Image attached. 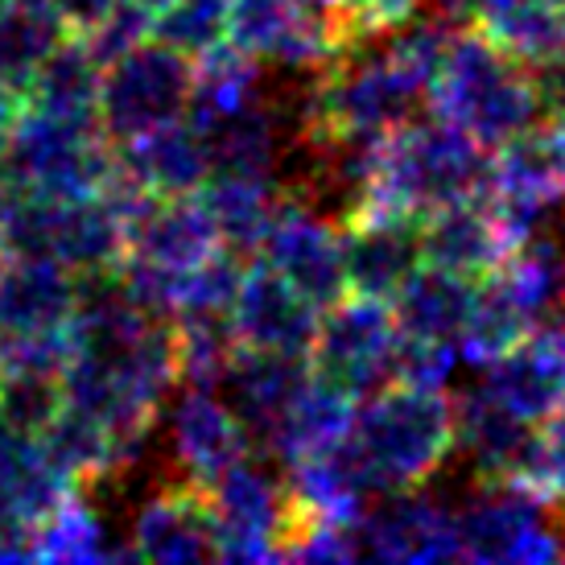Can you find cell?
Returning <instances> with one entry per match:
<instances>
[{
    "label": "cell",
    "mask_w": 565,
    "mask_h": 565,
    "mask_svg": "<svg viewBox=\"0 0 565 565\" xmlns=\"http://www.w3.org/2000/svg\"><path fill=\"white\" fill-rule=\"evenodd\" d=\"M487 149L438 116H413L376 145V158L355 206L425 220L446 203L483 194Z\"/></svg>",
    "instance_id": "cell-1"
},
{
    "label": "cell",
    "mask_w": 565,
    "mask_h": 565,
    "mask_svg": "<svg viewBox=\"0 0 565 565\" xmlns=\"http://www.w3.org/2000/svg\"><path fill=\"white\" fill-rule=\"evenodd\" d=\"M347 441L376 495L425 487L455 455V401L441 388L388 380L355 405Z\"/></svg>",
    "instance_id": "cell-2"
},
{
    "label": "cell",
    "mask_w": 565,
    "mask_h": 565,
    "mask_svg": "<svg viewBox=\"0 0 565 565\" xmlns=\"http://www.w3.org/2000/svg\"><path fill=\"white\" fill-rule=\"evenodd\" d=\"M425 111L467 132L483 149H495L512 132L541 120L529 66L487 42L475 25L455 30L425 92Z\"/></svg>",
    "instance_id": "cell-3"
},
{
    "label": "cell",
    "mask_w": 565,
    "mask_h": 565,
    "mask_svg": "<svg viewBox=\"0 0 565 565\" xmlns=\"http://www.w3.org/2000/svg\"><path fill=\"white\" fill-rule=\"evenodd\" d=\"M116 178V145L99 120H71L50 111H17L13 132L0 149V182L46 199H92Z\"/></svg>",
    "instance_id": "cell-4"
},
{
    "label": "cell",
    "mask_w": 565,
    "mask_h": 565,
    "mask_svg": "<svg viewBox=\"0 0 565 565\" xmlns=\"http://www.w3.org/2000/svg\"><path fill=\"white\" fill-rule=\"evenodd\" d=\"M190 92H194V63L158 38H149L104 66L95 120L111 145L132 141L149 128L182 120L190 111Z\"/></svg>",
    "instance_id": "cell-5"
},
{
    "label": "cell",
    "mask_w": 565,
    "mask_h": 565,
    "mask_svg": "<svg viewBox=\"0 0 565 565\" xmlns=\"http://www.w3.org/2000/svg\"><path fill=\"white\" fill-rule=\"evenodd\" d=\"M215 516V562H281V545L294 529V503L285 475L268 467V455H244L206 483Z\"/></svg>",
    "instance_id": "cell-6"
},
{
    "label": "cell",
    "mask_w": 565,
    "mask_h": 565,
    "mask_svg": "<svg viewBox=\"0 0 565 565\" xmlns=\"http://www.w3.org/2000/svg\"><path fill=\"white\" fill-rule=\"evenodd\" d=\"M393 343L396 322L388 301L343 294L327 310H318L315 343L306 351V363H310V376L339 388L351 401H363L380 384H388Z\"/></svg>",
    "instance_id": "cell-7"
},
{
    "label": "cell",
    "mask_w": 565,
    "mask_h": 565,
    "mask_svg": "<svg viewBox=\"0 0 565 565\" xmlns=\"http://www.w3.org/2000/svg\"><path fill=\"white\" fill-rule=\"evenodd\" d=\"M252 260L268 265L277 277L298 289L306 301H315L318 310H327L330 301L347 294L343 277V252H339V227L322 220L306 203L281 194V203L273 211L265 239Z\"/></svg>",
    "instance_id": "cell-8"
},
{
    "label": "cell",
    "mask_w": 565,
    "mask_h": 565,
    "mask_svg": "<svg viewBox=\"0 0 565 565\" xmlns=\"http://www.w3.org/2000/svg\"><path fill=\"white\" fill-rule=\"evenodd\" d=\"M355 545L372 562H462L455 508L429 500L422 487L372 495L355 520Z\"/></svg>",
    "instance_id": "cell-9"
},
{
    "label": "cell",
    "mask_w": 565,
    "mask_h": 565,
    "mask_svg": "<svg viewBox=\"0 0 565 565\" xmlns=\"http://www.w3.org/2000/svg\"><path fill=\"white\" fill-rule=\"evenodd\" d=\"M483 199L503 215L516 239L533 227L553 203L565 199V170L553 149L545 120L520 128L495 149H487V186Z\"/></svg>",
    "instance_id": "cell-10"
},
{
    "label": "cell",
    "mask_w": 565,
    "mask_h": 565,
    "mask_svg": "<svg viewBox=\"0 0 565 565\" xmlns=\"http://www.w3.org/2000/svg\"><path fill=\"white\" fill-rule=\"evenodd\" d=\"M128 562H215V516L206 487L173 475L145 491L125 533Z\"/></svg>",
    "instance_id": "cell-11"
},
{
    "label": "cell",
    "mask_w": 565,
    "mask_h": 565,
    "mask_svg": "<svg viewBox=\"0 0 565 565\" xmlns=\"http://www.w3.org/2000/svg\"><path fill=\"white\" fill-rule=\"evenodd\" d=\"M343 252L347 294L393 301V294L422 268V220L355 206L334 223Z\"/></svg>",
    "instance_id": "cell-12"
},
{
    "label": "cell",
    "mask_w": 565,
    "mask_h": 565,
    "mask_svg": "<svg viewBox=\"0 0 565 565\" xmlns=\"http://www.w3.org/2000/svg\"><path fill=\"white\" fill-rule=\"evenodd\" d=\"M483 388L520 422H550L565 408V322H536L503 355L483 363Z\"/></svg>",
    "instance_id": "cell-13"
},
{
    "label": "cell",
    "mask_w": 565,
    "mask_h": 565,
    "mask_svg": "<svg viewBox=\"0 0 565 565\" xmlns=\"http://www.w3.org/2000/svg\"><path fill=\"white\" fill-rule=\"evenodd\" d=\"M306 380H310L306 355H281V351L236 347L227 367H223V376L215 380V393L223 396V405L236 413L239 425L248 429L252 450H256V455H268L285 408L294 405V396L301 393Z\"/></svg>",
    "instance_id": "cell-14"
},
{
    "label": "cell",
    "mask_w": 565,
    "mask_h": 565,
    "mask_svg": "<svg viewBox=\"0 0 565 565\" xmlns=\"http://www.w3.org/2000/svg\"><path fill=\"white\" fill-rule=\"evenodd\" d=\"M516 248V232L483 194L446 203L422 220V265L455 273L462 281H479L503 256Z\"/></svg>",
    "instance_id": "cell-15"
},
{
    "label": "cell",
    "mask_w": 565,
    "mask_h": 565,
    "mask_svg": "<svg viewBox=\"0 0 565 565\" xmlns=\"http://www.w3.org/2000/svg\"><path fill=\"white\" fill-rule=\"evenodd\" d=\"M232 334L236 347L252 351H281V355H306L315 343L318 306L306 301L294 285L277 277L268 265L248 260L239 294L232 301Z\"/></svg>",
    "instance_id": "cell-16"
},
{
    "label": "cell",
    "mask_w": 565,
    "mask_h": 565,
    "mask_svg": "<svg viewBox=\"0 0 565 565\" xmlns=\"http://www.w3.org/2000/svg\"><path fill=\"white\" fill-rule=\"evenodd\" d=\"M244 455H252V438L223 396L203 384H186L170 408V458L178 475L206 487Z\"/></svg>",
    "instance_id": "cell-17"
},
{
    "label": "cell",
    "mask_w": 565,
    "mask_h": 565,
    "mask_svg": "<svg viewBox=\"0 0 565 565\" xmlns=\"http://www.w3.org/2000/svg\"><path fill=\"white\" fill-rule=\"evenodd\" d=\"M215 248L220 236L194 194H149L125 223V256L166 268L173 277H182Z\"/></svg>",
    "instance_id": "cell-18"
},
{
    "label": "cell",
    "mask_w": 565,
    "mask_h": 565,
    "mask_svg": "<svg viewBox=\"0 0 565 565\" xmlns=\"http://www.w3.org/2000/svg\"><path fill=\"white\" fill-rule=\"evenodd\" d=\"M116 173L145 194H194L211 173L203 128L190 116L116 145Z\"/></svg>",
    "instance_id": "cell-19"
},
{
    "label": "cell",
    "mask_w": 565,
    "mask_h": 565,
    "mask_svg": "<svg viewBox=\"0 0 565 565\" xmlns=\"http://www.w3.org/2000/svg\"><path fill=\"white\" fill-rule=\"evenodd\" d=\"M536 425L520 422L483 384L455 401V455L467 458L475 479L512 483L533 450Z\"/></svg>",
    "instance_id": "cell-20"
},
{
    "label": "cell",
    "mask_w": 565,
    "mask_h": 565,
    "mask_svg": "<svg viewBox=\"0 0 565 565\" xmlns=\"http://www.w3.org/2000/svg\"><path fill=\"white\" fill-rule=\"evenodd\" d=\"M75 310V273L58 260H0V343L66 330Z\"/></svg>",
    "instance_id": "cell-21"
},
{
    "label": "cell",
    "mask_w": 565,
    "mask_h": 565,
    "mask_svg": "<svg viewBox=\"0 0 565 565\" xmlns=\"http://www.w3.org/2000/svg\"><path fill=\"white\" fill-rule=\"evenodd\" d=\"M75 491L79 487L50 467L38 434H25L0 417V512H13L38 529Z\"/></svg>",
    "instance_id": "cell-22"
},
{
    "label": "cell",
    "mask_w": 565,
    "mask_h": 565,
    "mask_svg": "<svg viewBox=\"0 0 565 565\" xmlns=\"http://www.w3.org/2000/svg\"><path fill=\"white\" fill-rule=\"evenodd\" d=\"M194 199L203 203L206 220L220 236V248H232L244 260H252L273 223V211L281 203V186L268 178H248V173H206Z\"/></svg>",
    "instance_id": "cell-23"
},
{
    "label": "cell",
    "mask_w": 565,
    "mask_h": 565,
    "mask_svg": "<svg viewBox=\"0 0 565 565\" xmlns=\"http://www.w3.org/2000/svg\"><path fill=\"white\" fill-rule=\"evenodd\" d=\"M38 441L46 450L50 467L58 475H66L83 495L125 471V450H120L116 434L104 422H95L92 413L66 405V401L50 417L46 429L38 434Z\"/></svg>",
    "instance_id": "cell-24"
},
{
    "label": "cell",
    "mask_w": 565,
    "mask_h": 565,
    "mask_svg": "<svg viewBox=\"0 0 565 565\" xmlns=\"http://www.w3.org/2000/svg\"><path fill=\"white\" fill-rule=\"evenodd\" d=\"M471 289L475 281H462L455 273L422 265L388 301L396 334L455 347L458 330L467 322V310H471Z\"/></svg>",
    "instance_id": "cell-25"
},
{
    "label": "cell",
    "mask_w": 565,
    "mask_h": 565,
    "mask_svg": "<svg viewBox=\"0 0 565 565\" xmlns=\"http://www.w3.org/2000/svg\"><path fill=\"white\" fill-rule=\"evenodd\" d=\"M475 30L524 66L565 54V9L557 0H483Z\"/></svg>",
    "instance_id": "cell-26"
},
{
    "label": "cell",
    "mask_w": 565,
    "mask_h": 565,
    "mask_svg": "<svg viewBox=\"0 0 565 565\" xmlns=\"http://www.w3.org/2000/svg\"><path fill=\"white\" fill-rule=\"evenodd\" d=\"M99 75H104V66L92 58V50L83 46L79 38H63L30 75L25 92H21V104L50 111V116L95 120Z\"/></svg>",
    "instance_id": "cell-27"
},
{
    "label": "cell",
    "mask_w": 565,
    "mask_h": 565,
    "mask_svg": "<svg viewBox=\"0 0 565 565\" xmlns=\"http://www.w3.org/2000/svg\"><path fill=\"white\" fill-rule=\"evenodd\" d=\"M111 536L116 533L108 529L104 512L83 491H75L71 500H63L38 524V533H33V562H128L125 541H111Z\"/></svg>",
    "instance_id": "cell-28"
},
{
    "label": "cell",
    "mask_w": 565,
    "mask_h": 565,
    "mask_svg": "<svg viewBox=\"0 0 565 565\" xmlns=\"http://www.w3.org/2000/svg\"><path fill=\"white\" fill-rule=\"evenodd\" d=\"M355 405L360 401H351L339 388H330L318 376H310L301 384V393L294 396V405L285 408L281 425L273 434V446H268V458L289 462V458L310 455V450H322L330 441L347 438Z\"/></svg>",
    "instance_id": "cell-29"
},
{
    "label": "cell",
    "mask_w": 565,
    "mask_h": 565,
    "mask_svg": "<svg viewBox=\"0 0 565 565\" xmlns=\"http://www.w3.org/2000/svg\"><path fill=\"white\" fill-rule=\"evenodd\" d=\"M63 38L50 0H0V87L25 92L38 63Z\"/></svg>",
    "instance_id": "cell-30"
},
{
    "label": "cell",
    "mask_w": 565,
    "mask_h": 565,
    "mask_svg": "<svg viewBox=\"0 0 565 565\" xmlns=\"http://www.w3.org/2000/svg\"><path fill=\"white\" fill-rule=\"evenodd\" d=\"M173 355H178V384H203L215 388L223 367L236 351L232 318L227 315H199V310H178L170 318Z\"/></svg>",
    "instance_id": "cell-31"
},
{
    "label": "cell",
    "mask_w": 565,
    "mask_h": 565,
    "mask_svg": "<svg viewBox=\"0 0 565 565\" xmlns=\"http://www.w3.org/2000/svg\"><path fill=\"white\" fill-rule=\"evenodd\" d=\"M153 38L170 50L199 58L227 42V0H170L153 13Z\"/></svg>",
    "instance_id": "cell-32"
},
{
    "label": "cell",
    "mask_w": 565,
    "mask_h": 565,
    "mask_svg": "<svg viewBox=\"0 0 565 565\" xmlns=\"http://www.w3.org/2000/svg\"><path fill=\"white\" fill-rule=\"evenodd\" d=\"M244 268L248 260L232 248H215L206 252L194 268L182 273L178 281V310H199V315H232V301L239 294V281H244Z\"/></svg>",
    "instance_id": "cell-33"
},
{
    "label": "cell",
    "mask_w": 565,
    "mask_h": 565,
    "mask_svg": "<svg viewBox=\"0 0 565 565\" xmlns=\"http://www.w3.org/2000/svg\"><path fill=\"white\" fill-rule=\"evenodd\" d=\"M63 408V380L54 372H0V417L25 434H42Z\"/></svg>",
    "instance_id": "cell-34"
},
{
    "label": "cell",
    "mask_w": 565,
    "mask_h": 565,
    "mask_svg": "<svg viewBox=\"0 0 565 565\" xmlns=\"http://www.w3.org/2000/svg\"><path fill=\"white\" fill-rule=\"evenodd\" d=\"M153 38V9L145 0H120L92 33H83L79 42L92 50V58L99 66H108L111 58L128 54L132 46H141Z\"/></svg>",
    "instance_id": "cell-35"
},
{
    "label": "cell",
    "mask_w": 565,
    "mask_h": 565,
    "mask_svg": "<svg viewBox=\"0 0 565 565\" xmlns=\"http://www.w3.org/2000/svg\"><path fill=\"white\" fill-rule=\"evenodd\" d=\"M450 367H455V347L396 334L393 355H388V380L417 384V388H441L450 380Z\"/></svg>",
    "instance_id": "cell-36"
},
{
    "label": "cell",
    "mask_w": 565,
    "mask_h": 565,
    "mask_svg": "<svg viewBox=\"0 0 565 565\" xmlns=\"http://www.w3.org/2000/svg\"><path fill=\"white\" fill-rule=\"evenodd\" d=\"M422 9V0H339L334 4V30H339V46L360 42V38H376L401 25L405 17Z\"/></svg>",
    "instance_id": "cell-37"
},
{
    "label": "cell",
    "mask_w": 565,
    "mask_h": 565,
    "mask_svg": "<svg viewBox=\"0 0 565 565\" xmlns=\"http://www.w3.org/2000/svg\"><path fill=\"white\" fill-rule=\"evenodd\" d=\"M116 4H120V0H50V9H54V17H58V25H63L66 38L92 33Z\"/></svg>",
    "instance_id": "cell-38"
},
{
    "label": "cell",
    "mask_w": 565,
    "mask_h": 565,
    "mask_svg": "<svg viewBox=\"0 0 565 565\" xmlns=\"http://www.w3.org/2000/svg\"><path fill=\"white\" fill-rule=\"evenodd\" d=\"M33 533L30 520L0 512V562H33Z\"/></svg>",
    "instance_id": "cell-39"
},
{
    "label": "cell",
    "mask_w": 565,
    "mask_h": 565,
    "mask_svg": "<svg viewBox=\"0 0 565 565\" xmlns=\"http://www.w3.org/2000/svg\"><path fill=\"white\" fill-rule=\"evenodd\" d=\"M479 9H483V0H434V13L441 17V21H450V25H475V17H479Z\"/></svg>",
    "instance_id": "cell-40"
},
{
    "label": "cell",
    "mask_w": 565,
    "mask_h": 565,
    "mask_svg": "<svg viewBox=\"0 0 565 565\" xmlns=\"http://www.w3.org/2000/svg\"><path fill=\"white\" fill-rule=\"evenodd\" d=\"M17 111H21V95L9 92V87H0V149L9 141V132H13Z\"/></svg>",
    "instance_id": "cell-41"
},
{
    "label": "cell",
    "mask_w": 565,
    "mask_h": 565,
    "mask_svg": "<svg viewBox=\"0 0 565 565\" xmlns=\"http://www.w3.org/2000/svg\"><path fill=\"white\" fill-rule=\"evenodd\" d=\"M545 128H550L553 149H557V158H562V170H565V116H557V120H545Z\"/></svg>",
    "instance_id": "cell-42"
},
{
    "label": "cell",
    "mask_w": 565,
    "mask_h": 565,
    "mask_svg": "<svg viewBox=\"0 0 565 565\" xmlns=\"http://www.w3.org/2000/svg\"><path fill=\"white\" fill-rule=\"evenodd\" d=\"M306 13H322V17H334V4L339 0H298Z\"/></svg>",
    "instance_id": "cell-43"
},
{
    "label": "cell",
    "mask_w": 565,
    "mask_h": 565,
    "mask_svg": "<svg viewBox=\"0 0 565 565\" xmlns=\"http://www.w3.org/2000/svg\"><path fill=\"white\" fill-rule=\"evenodd\" d=\"M0 199H4V182H0Z\"/></svg>",
    "instance_id": "cell-44"
},
{
    "label": "cell",
    "mask_w": 565,
    "mask_h": 565,
    "mask_svg": "<svg viewBox=\"0 0 565 565\" xmlns=\"http://www.w3.org/2000/svg\"><path fill=\"white\" fill-rule=\"evenodd\" d=\"M557 4H562V9H565V0H557Z\"/></svg>",
    "instance_id": "cell-45"
}]
</instances>
